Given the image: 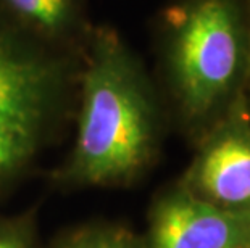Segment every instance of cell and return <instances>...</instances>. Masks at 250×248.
<instances>
[{
  "label": "cell",
  "mask_w": 250,
  "mask_h": 248,
  "mask_svg": "<svg viewBox=\"0 0 250 248\" xmlns=\"http://www.w3.org/2000/svg\"><path fill=\"white\" fill-rule=\"evenodd\" d=\"M165 70L181 118L199 139L246 94L247 0H186L167 13Z\"/></svg>",
  "instance_id": "2"
},
{
  "label": "cell",
  "mask_w": 250,
  "mask_h": 248,
  "mask_svg": "<svg viewBox=\"0 0 250 248\" xmlns=\"http://www.w3.org/2000/svg\"><path fill=\"white\" fill-rule=\"evenodd\" d=\"M8 3L20 15L49 31L60 28L70 13V0H8Z\"/></svg>",
  "instance_id": "8"
},
{
  "label": "cell",
  "mask_w": 250,
  "mask_h": 248,
  "mask_svg": "<svg viewBox=\"0 0 250 248\" xmlns=\"http://www.w3.org/2000/svg\"><path fill=\"white\" fill-rule=\"evenodd\" d=\"M246 97H247V103L250 108V73H249V79H247V87H246Z\"/></svg>",
  "instance_id": "10"
},
{
  "label": "cell",
  "mask_w": 250,
  "mask_h": 248,
  "mask_svg": "<svg viewBox=\"0 0 250 248\" xmlns=\"http://www.w3.org/2000/svg\"><path fill=\"white\" fill-rule=\"evenodd\" d=\"M78 135L62 177L74 187H125L157 158L160 113L142 68L118 39L102 38L83 76Z\"/></svg>",
  "instance_id": "1"
},
{
  "label": "cell",
  "mask_w": 250,
  "mask_h": 248,
  "mask_svg": "<svg viewBox=\"0 0 250 248\" xmlns=\"http://www.w3.org/2000/svg\"><path fill=\"white\" fill-rule=\"evenodd\" d=\"M58 79L49 63L0 38V126L37 139L50 116Z\"/></svg>",
  "instance_id": "5"
},
{
  "label": "cell",
  "mask_w": 250,
  "mask_h": 248,
  "mask_svg": "<svg viewBox=\"0 0 250 248\" xmlns=\"http://www.w3.org/2000/svg\"><path fill=\"white\" fill-rule=\"evenodd\" d=\"M52 248H144L141 235L126 226L99 221L66 230Z\"/></svg>",
  "instance_id": "6"
},
{
  "label": "cell",
  "mask_w": 250,
  "mask_h": 248,
  "mask_svg": "<svg viewBox=\"0 0 250 248\" xmlns=\"http://www.w3.org/2000/svg\"><path fill=\"white\" fill-rule=\"evenodd\" d=\"M178 184L215 207L250 213V108L246 94L200 137Z\"/></svg>",
  "instance_id": "3"
},
{
  "label": "cell",
  "mask_w": 250,
  "mask_h": 248,
  "mask_svg": "<svg viewBox=\"0 0 250 248\" xmlns=\"http://www.w3.org/2000/svg\"><path fill=\"white\" fill-rule=\"evenodd\" d=\"M247 8H249V13H250V0H247Z\"/></svg>",
  "instance_id": "11"
},
{
  "label": "cell",
  "mask_w": 250,
  "mask_h": 248,
  "mask_svg": "<svg viewBox=\"0 0 250 248\" xmlns=\"http://www.w3.org/2000/svg\"><path fill=\"white\" fill-rule=\"evenodd\" d=\"M37 139L0 126V189L24 171L36 150Z\"/></svg>",
  "instance_id": "7"
},
{
  "label": "cell",
  "mask_w": 250,
  "mask_h": 248,
  "mask_svg": "<svg viewBox=\"0 0 250 248\" xmlns=\"http://www.w3.org/2000/svg\"><path fill=\"white\" fill-rule=\"evenodd\" d=\"M0 248H39L29 216H0Z\"/></svg>",
  "instance_id": "9"
},
{
  "label": "cell",
  "mask_w": 250,
  "mask_h": 248,
  "mask_svg": "<svg viewBox=\"0 0 250 248\" xmlns=\"http://www.w3.org/2000/svg\"><path fill=\"white\" fill-rule=\"evenodd\" d=\"M144 248H250V213L199 200L178 182L155 195Z\"/></svg>",
  "instance_id": "4"
}]
</instances>
